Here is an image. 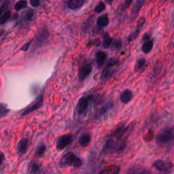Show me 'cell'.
I'll return each instance as SVG.
<instances>
[{"instance_id":"obj_22","label":"cell","mask_w":174,"mask_h":174,"mask_svg":"<svg viewBox=\"0 0 174 174\" xmlns=\"http://www.w3.org/2000/svg\"><path fill=\"white\" fill-rule=\"evenodd\" d=\"M33 17L34 12L32 10H30V9L23 12L21 14L22 18L26 21H32L33 19Z\"/></svg>"},{"instance_id":"obj_9","label":"cell","mask_w":174,"mask_h":174,"mask_svg":"<svg viewBox=\"0 0 174 174\" xmlns=\"http://www.w3.org/2000/svg\"><path fill=\"white\" fill-rule=\"evenodd\" d=\"M113 107V103L111 102H108L104 104L103 106H102L98 110L95 115V118L97 120L99 119H102L103 117H105L108 112L112 110Z\"/></svg>"},{"instance_id":"obj_21","label":"cell","mask_w":174,"mask_h":174,"mask_svg":"<svg viewBox=\"0 0 174 174\" xmlns=\"http://www.w3.org/2000/svg\"><path fill=\"white\" fill-rule=\"evenodd\" d=\"M153 42L151 40L145 41V42L142 45L141 50L144 53L148 54L151 52V50L153 48Z\"/></svg>"},{"instance_id":"obj_25","label":"cell","mask_w":174,"mask_h":174,"mask_svg":"<svg viewBox=\"0 0 174 174\" xmlns=\"http://www.w3.org/2000/svg\"><path fill=\"white\" fill-rule=\"evenodd\" d=\"M10 112V110L4 103H0V118L5 117Z\"/></svg>"},{"instance_id":"obj_2","label":"cell","mask_w":174,"mask_h":174,"mask_svg":"<svg viewBox=\"0 0 174 174\" xmlns=\"http://www.w3.org/2000/svg\"><path fill=\"white\" fill-rule=\"evenodd\" d=\"M82 164L83 163L82 159L71 152H69L63 155L59 161V167L61 168L67 167L79 168L82 165Z\"/></svg>"},{"instance_id":"obj_34","label":"cell","mask_w":174,"mask_h":174,"mask_svg":"<svg viewBox=\"0 0 174 174\" xmlns=\"http://www.w3.org/2000/svg\"><path fill=\"white\" fill-rule=\"evenodd\" d=\"M133 2V0H126L125 3V7L129 8Z\"/></svg>"},{"instance_id":"obj_31","label":"cell","mask_w":174,"mask_h":174,"mask_svg":"<svg viewBox=\"0 0 174 174\" xmlns=\"http://www.w3.org/2000/svg\"><path fill=\"white\" fill-rule=\"evenodd\" d=\"M111 46H112V48H114L115 50L120 49V48H121V40H115L114 42H113V44L112 43Z\"/></svg>"},{"instance_id":"obj_18","label":"cell","mask_w":174,"mask_h":174,"mask_svg":"<svg viewBox=\"0 0 174 174\" xmlns=\"http://www.w3.org/2000/svg\"><path fill=\"white\" fill-rule=\"evenodd\" d=\"M95 58L98 68H101L103 65L106 60V54L103 51H99L97 52Z\"/></svg>"},{"instance_id":"obj_8","label":"cell","mask_w":174,"mask_h":174,"mask_svg":"<svg viewBox=\"0 0 174 174\" xmlns=\"http://www.w3.org/2000/svg\"><path fill=\"white\" fill-rule=\"evenodd\" d=\"M92 65L91 63H86V64L82 65L78 72L79 80L81 82L84 80L92 72Z\"/></svg>"},{"instance_id":"obj_20","label":"cell","mask_w":174,"mask_h":174,"mask_svg":"<svg viewBox=\"0 0 174 174\" xmlns=\"http://www.w3.org/2000/svg\"><path fill=\"white\" fill-rule=\"evenodd\" d=\"M146 65V61L144 58H140L137 61H136L135 68H134V71L135 72H140L141 70L142 69H144Z\"/></svg>"},{"instance_id":"obj_11","label":"cell","mask_w":174,"mask_h":174,"mask_svg":"<svg viewBox=\"0 0 174 174\" xmlns=\"http://www.w3.org/2000/svg\"><path fill=\"white\" fill-rule=\"evenodd\" d=\"M28 146H29V140L27 138H23L19 141L17 145L18 153L21 154L27 153Z\"/></svg>"},{"instance_id":"obj_26","label":"cell","mask_w":174,"mask_h":174,"mask_svg":"<svg viewBox=\"0 0 174 174\" xmlns=\"http://www.w3.org/2000/svg\"><path fill=\"white\" fill-rule=\"evenodd\" d=\"M127 174H153V173L149 169L141 168L139 169H131L129 171Z\"/></svg>"},{"instance_id":"obj_14","label":"cell","mask_w":174,"mask_h":174,"mask_svg":"<svg viewBox=\"0 0 174 174\" xmlns=\"http://www.w3.org/2000/svg\"><path fill=\"white\" fill-rule=\"evenodd\" d=\"M146 0H136L131 8V16H137Z\"/></svg>"},{"instance_id":"obj_24","label":"cell","mask_w":174,"mask_h":174,"mask_svg":"<svg viewBox=\"0 0 174 174\" xmlns=\"http://www.w3.org/2000/svg\"><path fill=\"white\" fill-rule=\"evenodd\" d=\"M29 171L31 174H40V167L37 163L31 162L29 165Z\"/></svg>"},{"instance_id":"obj_29","label":"cell","mask_w":174,"mask_h":174,"mask_svg":"<svg viewBox=\"0 0 174 174\" xmlns=\"http://www.w3.org/2000/svg\"><path fill=\"white\" fill-rule=\"evenodd\" d=\"M46 145L44 144H40L38 147L37 148V150H36V156L37 157H42V155L45 153V152H46Z\"/></svg>"},{"instance_id":"obj_13","label":"cell","mask_w":174,"mask_h":174,"mask_svg":"<svg viewBox=\"0 0 174 174\" xmlns=\"http://www.w3.org/2000/svg\"><path fill=\"white\" fill-rule=\"evenodd\" d=\"M133 99V92L130 89H125L120 95V99L122 103H129Z\"/></svg>"},{"instance_id":"obj_12","label":"cell","mask_w":174,"mask_h":174,"mask_svg":"<svg viewBox=\"0 0 174 174\" xmlns=\"http://www.w3.org/2000/svg\"><path fill=\"white\" fill-rule=\"evenodd\" d=\"M113 67L114 66L108 65H106V67L103 69L102 74H101L99 78L101 81L105 82L107 80H108V79L112 76L113 74V70H112Z\"/></svg>"},{"instance_id":"obj_27","label":"cell","mask_w":174,"mask_h":174,"mask_svg":"<svg viewBox=\"0 0 174 174\" xmlns=\"http://www.w3.org/2000/svg\"><path fill=\"white\" fill-rule=\"evenodd\" d=\"M11 16V12L10 11H6L4 13H3L0 16V25H3L6 23L7 21L10 18Z\"/></svg>"},{"instance_id":"obj_37","label":"cell","mask_w":174,"mask_h":174,"mask_svg":"<svg viewBox=\"0 0 174 174\" xmlns=\"http://www.w3.org/2000/svg\"><path fill=\"white\" fill-rule=\"evenodd\" d=\"M150 37V35L145 34L144 36H143V39H142V40H143V41H148V40H149Z\"/></svg>"},{"instance_id":"obj_4","label":"cell","mask_w":174,"mask_h":174,"mask_svg":"<svg viewBox=\"0 0 174 174\" xmlns=\"http://www.w3.org/2000/svg\"><path fill=\"white\" fill-rule=\"evenodd\" d=\"M74 140V135L71 133L64 134L57 138L56 141V148L58 150H63L70 145Z\"/></svg>"},{"instance_id":"obj_10","label":"cell","mask_w":174,"mask_h":174,"mask_svg":"<svg viewBox=\"0 0 174 174\" xmlns=\"http://www.w3.org/2000/svg\"><path fill=\"white\" fill-rule=\"evenodd\" d=\"M116 148V144L113 139H108L104 144L102 150V154H109L114 152Z\"/></svg>"},{"instance_id":"obj_33","label":"cell","mask_w":174,"mask_h":174,"mask_svg":"<svg viewBox=\"0 0 174 174\" xmlns=\"http://www.w3.org/2000/svg\"><path fill=\"white\" fill-rule=\"evenodd\" d=\"M31 42H32V40H31L30 42H27V44H25V45H23V46H22L21 50H23V51H27V50L28 49H29V46H30V45H31Z\"/></svg>"},{"instance_id":"obj_3","label":"cell","mask_w":174,"mask_h":174,"mask_svg":"<svg viewBox=\"0 0 174 174\" xmlns=\"http://www.w3.org/2000/svg\"><path fill=\"white\" fill-rule=\"evenodd\" d=\"M173 140V129H166L157 135V143L161 146H166L172 144Z\"/></svg>"},{"instance_id":"obj_5","label":"cell","mask_w":174,"mask_h":174,"mask_svg":"<svg viewBox=\"0 0 174 174\" xmlns=\"http://www.w3.org/2000/svg\"><path fill=\"white\" fill-rule=\"evenodd\" d=\"M154 168L160 172L168 173L173 169V163L170 161L164 160H157L153 164Z\"/></svg>"},{"instance_id":"obj_17","label":"cell","mask_w":174,"mask_h":174,"mask_svg":"<svg viewBox=\"0 0 174 174\" xmlns=\"http://www.w3.org/2000/svg\"><path fill=\"white\" fill-rule=\"evenodd\" d=\"M85 3V0H69L68 7L71 10H77L82 8Z\"/></svg>"},{"instance_id":"obj_23","label":"cell","mask_w":174,"mask_h":174,"mask_svg":"<svg viewBox=\"0 0 174 174\" xmlns=\"http://www.w3.org/2000/svg\"><path fill=\"white\" fill-rule=\"evenodd\" d=\"M112 43V39L111 38V37L110 36V35L108 33H105V35L103 36V39L102 44L104 48H108L109 47L111 46V44Z\"/></svg>"},{"instance_id":"obj_35","label":"cell","mask_w":174,"mask_h":174,"mask_svg":"<svg viewBox=\"0 0 174 174\" xmlns=\"http://www.w3.org/2000/svg\"><path fill=\"white\" fill-rule=\"evenodd\" d=\"M4 155L3 153H0V166H2L3 162H4Z\"/></svg>"},{"instance_id":"obj_28","label":"cell","mask_w":174,"mask_h":174,"mask_svg":"<svg viewBox=\"0 0 174 174\" xmlns=\"http://www.w3.org/2000/svg\"><path fill=\"white\" fill-rule=\"evenodd\" d=\"M27 2L26 0H20L18 2L16 3V4L14 6V9L16 10H21L22 9H23L27 7Z\"/></svg>"},{"instance_id":"obj_6","label":"cell","mask_w":174,"mask_h":174,"mask_svg":"<svg viewBox=\"0 0 174 174\" xmlns=\"http://www.w3.org/2000/svg\"><path fill=\"white\" fill-rule=\"evenodd\" d=\"M43 103H44V96L43 94L41 95L38 97V99L36 100V102H35L31 104V105L27 107V108L24 110L23 112V113L21 114V116H27L29 114L33 112L36 110L40 109L41 107L43 106Z\"/></svg>"},{"instance_id":"obj_36","label":"cell","mask_w":174,"mask_h":174,"mask_svg":"<svg viewBox=\"0 0 174 174\" xmlns=\"http://www.w3.org/2000/svg\"><path fill=\"white\" fill-rule=\"evenodd\" d=\"M6 5H4V6H2L1 8H0V16H1L2 14H3V12H4L5 10H6Z\"/></svg>"},{"instance_id":"obj_30","label":"cell","mask_w":174,"mask_h":174,"mask_svg":"<svg viewBox=\"0 0 174 174\" xmlns=\"http://www.w3.org/2000/svg\"><path fill=\"white\" fill-rule=\"evenodd\" d=\"M105 9H106V6L104 4V3L103 2H100L99 4L96 6V7L95 8L94 11L95 12H96V13L99 14L102 13Z\"/></svg>"},{"instance_id":"obj_1","label":"cell","mask_w":174,"mask_h":174,"mask_svg":"<svg viewBox=\"0 0 174 174\" xmlns=\"http://www.w3.org/2000/svg\"><path fill=\"white\" fill-rule=\"evenodd\" d=\"M95 102L93 95L82 97L78 100L76 105V113L80 117H84L92 109L93 104Z\"/></svg>"},{"instance_id":"obj_38","label":"cell","mask_w":174,"mask_h":174,"mask_svg":"<svg viewBox=\"0 0 174 174\" xmlns=\"http://www.w3.org/2000/svg\"><path fill=\"white\" fill-rule=\"evenodd\" d=\"M106 2L107 3V4H112L113 2H114V0H106Z\"/></svg>"},{"instance_id":"obj_7","label":"cell","mask_w":174,"mask_h":174,"mask_svg":"<svg viewBox=\"0 0 174 174\" xmlns=\"http://www.w3.org/2000/svg\"><path fill=\"white\" fill-rule=\"evenodd\" d=\"M145 17H141L140 19L138 20L137 23V27H136V30L134 31L133 33H131L129 35V36L128 37V41L129 42H132V41L135 40V39H137V37L140 35L141 31L143 28L144 25L145 23Z\"/></svg>"},{"instance_id":"obj_32","label":"cell","mask_w":174,"mask_h":174,"mask_svg":"<svg viewBox=\"0 0 174 174\" xmlns=\"http://www.w3.org/2000/svg\"><path fill=\"white\" fill-rule=\"evenodd\" d=\"M40 0H29L31 6H32L34 8H36L40 5Z\"/></svg>"},{"instance_id":"obj_19","label":"cell","mask_w":174,"mask_h":174,"mask_svg":"<svg viewBox=\"0 0 174 174\" xmlns=\"http://www.w3.org/2000/svg\"><path fill=\"white\" fill-rule=\"evenodd\" d=\"M97 24L99 27H105L109 24V18L107 14L102 15L97 18Z\"/></svg>"},{"instance_id":"obj_16","label":"cell","mask_w":174,"mask_h":174,"mask_svg":"<svg viewBox=\"0 0 174 174\" xmlns=\"http://www.w3.org/2000/svg\"><path fill=\"white\" fill-rule=\"evenodd\" d=\"M121 167L118 165H112L101 171L98 174H119Z\"/></svg>"},{"instance_id":"obj_15","label":"cell","mask_w":174,"mask_h":174,"mask_svg":"<svg viewBox=\"0 0 174 174\" xmlns=\"http://www.w3.org/2000/svg\"><path fill=\"white\" fill-rule=\"evenodd\" d=\"M91 141V135L89 133H84L82 135L78 140L79 144L82 148H86L89 145Z\"/></svg>"}]
</instances>
